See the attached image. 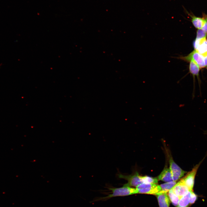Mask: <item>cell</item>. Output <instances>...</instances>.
<instances>
[{
    "instance_id": "9c48e42d",
    "label": "cell",
    "mask_w": 207,
    "mask_h": 207,
    "mask_svg": "<svg viewBox=\"0 0 207 207\" xmlns=\"http://www.w3.org/2000/svg\"><path fill=\"white\" fill-rule=\"evenodd\" d=\"M172 189L174 192L180 199L190 190L181 180Z\"/></svg>"
},
{
    "instance_id": "6da1fadb",
    "label": "cell",
    "mask_w": 207,
    "mask_h": 207,
    "mask_svg": "<svg viewBox=\"0 0 207 207\" xmlns=\"http://www.w3.org/2000/svg\"><path fill=\"white\" fill-rule=\"evenodd\" d=\"M111 193L101 198L106 199L114 197L124 196L138 193L136 188L132 187L125 184L122 187L119 188H110Z\"/></svg>"
},
{
    "instance_id": "8fae6325",
    "label": "cell",
    "mask_w": 207,
    "mask_h": 207,
    "mask_svg": "<svg viewBox=\"0 0 207 207\" xmlns=\"http://www.w3.org/2000/svg\"><path fill=\"white\" fill-rule=\"evenodd\" d=\"M160 207H169L170 200L166 193H157L156 194Z\"/></svg>"
},
{
    "instance_id": "52a82bcc",
    "label": "cell",
    "mask_w": 207,
    "mask_h": 207,
    "mask_svg": "<svg viewBox=\"0 0 207 207\" xmlns=\"http://www.w3.org/2000/svg\"><path fill=\"white\" fill-rule=\"evenodd\" d=\"M189 63V73L192 75L193 79V89L192 94V98L193 99L195 96V76H196L198 80L200 90L201 89V81L199 75V72L200 68L193 61H191Z\"/></svg>"
},
{
    "instance_id": "ac0fdd59",
    "label": "cell",
    "mask_w": 207,
    "mask_h": 207,
    "mask_svg": "<svg viewBox=\"0 0 207 207\" xmlns=\"http://www.w3.org/2000/svg\"><path fill=\"white\" fill-rule=\"evenodd\" d=\"M197 195L194 193L193 191H191L189 200L190 204H193L197 200Z\"/></svg>"
},
{
    "instance_id": "3957f363",
    "label": "cell",
    "mask_w": 207,
    "mask_h": 207,
    "mask_svg": "<svg viewBox=\"0 0 207 207\" xmlns=\"http://www.w3.org/2000/svg\"><path fill=\"white\" fill-rule=\"evenodd\" d=\"M138 193L156 195L161 190L158 183H142L137 187Z\"/></svg>"
},
{
    "instance_id": "d6986e66",
    "label": "cell",
    "mask_w": 207,
    "mask_h": 207,
    "mask_svg": "<svg viewBox=\"0 0 207 207\" xmlns=\"http://www.w3.org/2000/svg\"><path fill=\"white\" fill-rule=\"evenodd\" d=\"M203 16L204 18V22L201 29L207 34V15L203 14Z\"/></svg>"
},
{
    "instance_id": "7c38bea8",
    "label": "cell",
    "mask_w": 207,
    "mask_h": 207,
    "mask_svg": "<svg viewBox=\"0 0 207 207\" xmlns=\"http://www.w3.org/2000/svg\"><path fill=\"white\" fill-rule=\"evenodd\" d=\"M158 180L167 182L172 181L169 168L165 167L157 177Z\"/></svg>"
},
{
    "instance_id": "9a60e30c",
    "label": "cell",
    "mask_w": 207,
    "mask_h": 207,
    "mask_svg": "<svg viewBox=\"0 0 207 207\" xmlns=\"http://www.w3.org/2000/svg\"><path fill=\"white\" fill-rule=\"evenodd\" d=\"M168 192L170 200L174 206H177L180 198L174 192L172 189Z\"/></svg>"
},
{
    "instance_id": "5b68a950",
    "label": "cell",
    "mask_w": 207,
    "mask_h": 207,
    "mask_svg": "<svg viewBox=\"0 0 207 207\" xmlns=\"http://www.w3.org/2000/svg\"><path fill=\"white\" fill-rule=\"evenodd\" d=\"M118 178L127 180V183L126 184L130 187H137L143 183L141 176L138 172L129 175H125L119 173L118 174Z\"/></svg>"
},
{
    "instance_id": "7a4b0ae2",
    "label": "cell",
    "mask_w": 207,
    "mask_h": 207,
    "mask_svg": "<svg viewBox=\"0 0 207 207\" xmlns=\"http://www.w3.org/2000/svg\"><path fill=\"white\" fill-rule=\"evenodd\" d=\"M205 54H200L194 50L186 56H181L176 58L187 62L193 61L200 68H202L206 67L205 62Z\"/></svg>"
},
{
    "instance_id": "5bb4252c",
    "label": "cell",
    "mask_w": 207,
    "mask_h": 207,
    "mask_svg": "<svg viewBox=\"0 0 207 207\" xmlns=\"http://www.w3.org/2000/svg\"><path fill=\"white\" fill-rule=\"evenodd\" d=\"M176 184V181H172L160 185L161 190L158 193H167L169 190L172 189Z\"/></svg>"
},
{
    "instance_id": "2e32d148",
    "label": "cell",
    "mask_w": 207,
    "mask_h": 207,
    "mask_svg": "<svg viewBox=\"0 0 207 207\" xmlns=\"http://www.w3.org/2000/svg\"><path fill=\"white\" fill-rule=\"evenodd\" d=\"M143 183H158V179L157 177H151L147 176H141Z\"/></svg>"
},
{
    "instance_id": "277c9868",
    "label": "cell",
    "mask_w": 207,
    "mask_h": 207,
    "mask_svg": "<svg viewBox=\"0 0 207 207\" xmlns=\"http://www.w3.org/2000/svg\"><path fill=\"white\" fill-rule=\"evenodd\" d=\"M169 162L170 169L173 181H177L183 177L187 172L182 169L174 161L172 157H169Z\"/></svg>"
},
{
    "instance_id": "4fadbf2b",
    "label": "cell",
    "mask_w": 207,
    "mask_h": 207,
    "mask_svg": "<svg viewBox=\"0 0 207 207\" xmlns=\"http://www.w3.org/2000/svg\"><path fill=\"white\" fill-rule=\"evenodd\" d=\"M189 191L185 195L182 197L179 202L177 207H188L189 204V198L191 191Z\"/></svg>"
},
{
    "instance_id": "e0dca14e",
    "label": "cell",
    "mask_w": 207,
    "mask_h": 207,
    "mask_svg": "<svg viewBox=\"0 0 207 207\" xmlns=\"http://www.w3.org/2000/svg\"><path fill=\"white\" fill-rule=\"evenodd\" d=\"M207 34L202 29H198L196 33V36L195 39H199L206 38Z\"/></svg>"
},
{
    "instance_id": "8992f818",
    "label": "cell",
    "mask_w": 207,
    "mask_h": 207,
    "mask_svg": "<svg viewBox=\"0 0 207 207\" xmlns=\"http://www.w3.org/2000/svg\"><path fill=\"white\" fill-rule=\"evenodd\" d=\"M202 162V161L196 165L191 171L188 172L185 176L181 179L190 191H193L196 174Z\"/></svg>"
},
{
    "instance_id": "30bf717a",
    "label": "cell",
    "mask_w": 207,
    "mask_h": 207,
    "mask_svg": "<svg viewBox=\"0 0 207 207\" xmlns=\"http://www.w3.org/2000/svg\"><path fill=\"white\" fill-rule=\"evenodd\" d=\"M187 14L191 17V21L194 27L198 29L202 28L204 22V16L201 18L197 17L192 14L189 13L185 9H184Z\"/></svg>"
},
{
    "instance_id": "ba28073f",
    "label": "cell",
    "mask_w": 207,
    "mask_h": 207,
    "mask_svg": "<svg viewBox=\"0 0 207 207\" xmlns=\"http://www.w3.org/2000/svg\"><path fill=\"white\" fill-rule=\"evenodd\" d=\"M194 50L201 54L207 53V39H195L193 43Z\"/></svg>"
}]
</instances>
